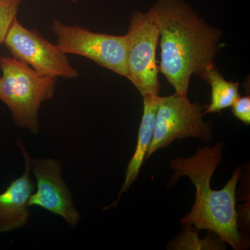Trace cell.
<instances>
[{
    "mask_svg": "<svg viewBox=\"0 0 250 250\" xmlns=\"http://www.w3.org/2000/svg\"><path fill=\"white\" fill-rule=\"evenodd\" d=\"M149 11L160 33L159 70L176 94L187 96L190 77L204 80L215 65L221 31L207 24L184 0H157Z\"/></svg>",
    "mask_w": 250,
    "mask_h": 250,
    "instance_id": "obj_1",
    "label": "cell"
},
{
    "mask_svg": "<svg viewBox=\"0 0 250 250\" xmlns=\"http://www.w3.org/2000/svg\"><path fill=\"white\" fill-rule=\"evenodd\" d=\"M225 143L206 146L197 149L193 156L179 157L170 161L174 173L169 181L171 186L180 177L190 179L196 188V197L191 210L181 220L182 226L190 225L199 230L215 233L233 250H243L244 237L238 230L236 207L237 184L241 167L235 169L232 177L221 190H214L210 181L222 160Z\"/></svg>",
    "mask_w": 250,
    "mask_h": 250,
    "instance_id": "obj_2",
    "label": "cell"
},
{
    "mask_svg": "<svg viewBox=\"0 0 250 250\" xmlns=\"http://www.w3.org/2000/svg\"><path fill=\"white\" fill-rule=\"evenodd\" d=\"M0 70V100L16 126L39 134V111L53 98L58 78L39 73L14 57H1Z\"/></svg>",
    "mask_w": 250,
    "mask_h": 250,
    "instance_id": "obj_3",
    "label": "cell"
},
{
    "mask_svg": "<svg viewBox=\"0 0 250 250\" xmlns=\"http://www.w3.org/2000/svg\"><path fill=\"white\" fill-rule=\"evenodd\" d=\"M56 45L65 54L90 59L121 76L128 77V36L93 32L55 20L51 26Z\"/></svg>",
    "mask_w": 250,
    "mask_h": 250,
    "instance_id": "obj_4",
    "label": "cell"
},
{
    "mask_svg": "<svg viewBox=\"0 0 250 250\" xmlns=\"http://www.w3.org/2000/svg\"><path fill=\"white\" fill-rule=\"evenodd\" d=\"M206 108L190 103L187 96L176 93L159 96L152 139L145 161L175 140L192 138L210 143L213 133L209 124L203 121L202 111Z\"/></svg>",
    "mask_w": 250,
    "mask_h": 250,
    "instance_id": "obj_5",
    "label": "cell"
},
{
    "mask_svg": "<svg viewBox=\"0 0 250 250\" xmlns=\"http://www.w3.org/2000/svg\"><path fill=\"white\" fill-rule=\"evenodd\" d=\"M128 36V80L142 96L159 95L156 48L160 33L150 11H135L130 18Z\"/></svg>",
    "mask_w": 250,
    "mask_h": 250,
    "instance_id": "obj_6",
    "label": "cell"
},
{
    "mask_svg": "<svg viewBox=\"0 0 250 250\" xmlns=\"http://www.w3.org/2000/svg\"><path fill=\"white\" fill-rule=\"evenodd\" d=\"M14 58L42 75L74 80L80 73L67 54L36 29H29L15 21L4 42Z\"/></svg>",
    "mask_w": 250,
    "mask_h": 250,
    "instance_id": "obj_7",
    "label": "cell"
},
{
    "mask_svg": "<svg viewBox=\"0 0 250 250\" xmlns=\"http://www.w3.org/2000/svg\"><path fill=\"white\" fill-rule=\"evenodd\" d=\"M30 164L36 187L29 207H40L62 218L70 228H77L82 215L74 204L71 190L62 178L61 161L53 158L31 157Z\"/></svg>",
    "mask_w": 250,
    "mask_h": 250,
    "instance_id": "obj_8",
    "label": "cell"
},
{
    "mask_svg": "<svg viewBox=\"0 0 250 250\" xmlns=\"http://www.w3.org/2000/svg\"><path fill=\"white\" fill-rule=\"evenodd\" d=\"M17 144L24 157V172L0 193V233L24 228L31 218L29 199L35 190L31 179V156L22 141Z\"/></svg>",
    "mask_w": 250,
    "mask_h": 250,
    "instance_id": "obj_9",
    "label": "cell"
},
{
    "mask_svg": "<svg viewBox=\"0 0 250 250\" xmlns=\"http://www.w3.org/2000/svg\"><path fill=\"white\" fill-rule=\"evenodd\" d=\"M159 96V95H146L143 96L144 107L136 149L126 167L124 183L122 186L118 199L114 203L108 207V208L117 207L122 195L129 190L139 177L140 170L146 160V155L152 139Z\"/></svg>",
    "mask_w": 250,
    "mask_h": 250,
    "instance_id": "obj_10",
    "label": "cell"
},
{
    "mask_svg": "<svg viewBox=\"0 0 250 250\" xmlns=\"http://www.w3.org/2000/svg\"><path fill=\"white\" fill-rule=\"evenodd\" d=\"M203 80L207 81L211 86V100L203 112L204 115L220 113L225 108L231 107L241 97L238 83L225 80L215 65L207 70Z\"/></svg>",
    "mask_w": 250,
    "mask_h": 250,
    "instance_id": "obj_11",
    "label": "cell"
},
{
    "mask_svg": "<svg viewBox=\"0 0 250 250\" xmlns=\"http://www.w3.org/2000/svg\"><path fill=\"white\" fill-rule=\"evenodd\" d=\"M180 236L171 242L167 249L176 250H225V242L215 233L208 231L204 239L199 236V229L190 225H185Z\"/></svg>",
    "mask_w": 250,
    "mask_h": 250,
    "instance_id": "obj_12",
    "label": "cell"
},
{
    "mask_svg": "<svg viewBox=\"0 0 250 250\" xmlns=\"http://www.w3.org/2000/svg\"><path fill=\"white\" fill-rule=\"evenodd\" d=\"M22 0H0V45L12 27Z\"/></svg>",
    "mask_w": 250,
    "mask_h": 250,
    "instance_id": "obj_13",
    "label": "cell"
},
{
    "mask_svg": "<svg viewBox=\"0 0 250 250\" xmlns=\"http://www.w3.org/2000/svg\"><path fill=\"white\" fill-rule=\"evenodd\" d=\"M233 116L245 125L250 124V98L249 95L240 97L231 106Z\"/></svg>",
    "mask_w": 250,
    "mask_h": 250,
    "instance_id": "obj_14",
    "label": "cell"
},
{
    "mask_svg": "<svg viewBox=\"0 0 250 250\" xmlns=\"http://www.w3.org/2000/svg\"><path fill=\"white\" fill-rule=\"evenodd\" d=\"M69 1H72V2L75 3L77 2V1H78V0H69Z\"/></svg>",
    "mask_w": 250,
    "mask_h": 250,
    "instance_id": "obj_15",
    "label": "cell"
},
{
    "mask_svg": "<svg viewBox=\"0 0 250 250\" xmlns=\"http://www.w3.org/2000/svg\"><path fill=\"white\" fill-rule=\"evenodd\" d=\"M1 55H0V59H1Z\"/></svg>",
    "mask_w": 250,
    "mask_h": 250,
    "instance_id": "obj_16",
    "label": "cell"
}]
</instances>
